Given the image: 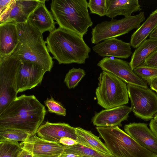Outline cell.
<instances>
[{"label":"cell","mask_w":157,"mask_h":157,"mask_svg":"<svg viewBox=\"0 0 157 157\" xmlns=\"http://www.w3.org/2000/svg\"><path fill=\"white\" fill-rule=\"evenodd\" d=\"M97 66L103 71L113 74L128 84L148 88L145 81L134 72L126 61L105 57L99 61Z\"/></svg>","instance_id":"cell-10"},{"label":"cell","mask_w":157,"mask_h":157,"mask_svg":"<svg viewBox=\"0 0 157 157\" xmlns=\"http://www.w3.org/2000/svg\"><path fill=\"white\" fill-rule=\"evenodd\" d=\"M59 157H83V156L71 151L65 146V148Z\"/></svg>","instance_id":"cell-33"},{"label":"cell","mask_w":157,"mask_h":157,"mask_svg":"<svg viewBox=\"0 0 157 157\" xmlns=\"http://www.w3.org/2000/svg\"><path fill=\"white\" fill-rule=\"evenodd\" d=\"M36 134L38 137L43 139L58 143L61 138L66 137L77 141L75 128L65 123L45 121L39 128Z\"/></svg>","instance_id":"cell-15"},{"label":"cell","mask_w":157,"mask_h":157,"mask_svg":"<svg viewBox=\"0 0 157 157\" xmlns=\"http://www.w3.org/2000/svg\"><path fill=\"white\" fill-rule=\"evenodd\" d=\"M59 143L62 145L67 146H71L78 144L77 141L69 137H64L61 138Z\"/></svg>","instance_id":"cell-34"},{"label":"cell","mask_w":157,"mask_h":157,"mask_svg":"<svg viewBox=\"0 0 157 157\" xmlns=\"http://www.w3.org/2000/svg\"><path fill=\"white\" fill-rule=\"evenodd\" d=\"M22 151L20 152V153L19 154L18 157H22Z\"/></svg>","instance_id":"cell-39"},{"label":"cell","mask_w":157,"mask_h":157,"mask_svg":"<svg viewBox=\"0 0 157 157\" xmlns=\"http://www.w3.org/2000/svg\"><path fill=\"white\" fill-rule=\"evenodd\" d=\"M95 90L98 104L105 109L128 104L129 97L125 83L113 74L103 71L98 78Z\"/></svg>","instance_id":"cell-6"},{"label":"cell","mask_w":157,"mask_h":157,"mask_svg":"<svg viewBox=\"0 0 157 157\" xmlns=\"http://www.w3.org/2000/svg\"><path fill=\"white\" fill-rule=\"evenodd\" d=\"M46 41L59 64H84L91 51L83 36L59 27L49 33Z\"/></svg>","instance_id":"cell-2"},{"label":"cell","mask_w":157,"mask_h":157,"mask_svg":"<svg viewBox=\"0 0 157 157\" xmlns=\"http://www.w3.org/2000/svg\"><path fill=\"white\" fill-rule=\"evenodd\" d=\"M131 111V107L125 105L105 109L96 113L92 118L91 121L97 127L122 126L121 122L127 120Z\"/></svg>","instance_id":"cell-14"},{"label":"cell","mask_w":157,"mask_h":157,"mask_svg":"<svg viewBox=\"0 0 157 157\" xmlns=\"http://www.w3.org/2000/svg\"><path fill=\"white\" fill-rule=\"evenodd\" d=\"M132 111L137 117L145 121L153 119L157 113V95L150 89L127 85Z\"/></svg>","instance_id":"cell-9"},{"label":"cell","mask_w":157,"mask_h":157,"mask_svg":"<svg viewBox=\"0 0 157 157\" xmlns=\"http://www.w3.org/2000/svg\"><path fill=\"white\" fill-rule=\"evenodd\" d=\"M13 0H0V15L6 12L9 8Z\"/></svg>","instance_id":"cell-32"},{"label":"cell","mask_w":157,"mask_h":157,"mask_svg":"<svg viewBox=\"0 0 157 157\" xmlns=\"http://www.w3.org/2000/svg\"><path fill=\"white\" fill-rule=\"evenodd\" d=\"M30 135L27 132L19 130H0V142H22L25 141Z\"/></svg>","instance_id":"cell-24"},{"label":"cell","mask_w":157,"mask_h":157,"mask_svg":"<svg viewBox=\"0 0 157 157\" xmlns=\"http://www.w3.org/2000/svg\"><path fill=\"white\" fill-rule=\"evenodd\" d=\"M138 0H106L105 16L112 19L118 15L130 16L142 9Z\"/></svg>","instance_id":"cell-20"},{"label":"cell","mask_w":157,"mask_h":157,"mask_svg":"<svg viewBox=\"0 0 157 157\" xmlns=\"http://www.w3.org/2000/svg\"><path fill=\"white\" fill-rule=\"evenodd\" d=\"M22 157H34L33 155L23 150L22 152Z\"/></svg>","instance_id":"cell-38"},{"label":"cell","mask_w":157,"mask_h":157,"mask_svg":"<svg viewBox=\"0 0 157 157\" xmlns=\"http://www.w3.org/2000/svg\"><path fill=\"white\" fill-rule=\"evenodd\" d=\"M84 70L80 68H73L66 74L64 82L69 89L74 88L85 75Z\"/></svg>","instance_id":"cell-26"},{"label":"cell","mask_w":157,"mask_h":157,"mask_svg":"<svg viewBox=\"0 0 157 157\" xmlns=\"http://www.w3.org/2000/svg\"><path fill=\"white\" fill-rule=\"evenodd\" d=\"M41 0H13L8 9L0 15V24L11 22L16 24L27 21Z\"/></svg>","instance_id":"cell-13"},{"label":"cell","mask_w":157,"mask_h":157,"mask_svg":"<svg viewBox=\"0 0 157 157\" xmlns=\"http://www.w3.org/2000/svg\"><path fill=\"white\" fill-rule=\"evenodd\" d=\"M157 27V9L153 11L145 21L135 31L131 36V46L137 48L146 40L151 33Z\"/></svg>","instance_id":"cell-22"},{"label":"cell","mask_w":157,"mask_h":157,"mask_svg":"<svg viewBox=\"0 0 157 157\" xmlns=\"http://www.w3.org/2000/svg\"><path fill=\"white\" fill-rule=\"evenodd\" d=\"M86 0H52L51 12L59 27L82 36L93 24Z\"/></svg>","instance_id":"cell-4"},{"label":"cell","mask_w":157,"mask_h":157,"mask_svg":"<svg viewBox=\"0 0 157 157\" xmlns=\"http://www.w3.org/2000/svg\"></svg>","instance_id":"cell-43"},{"label":"cell","mask_w":157,"mask_h":157,"mask_svg":"<svg viewBox=\"0 0 157 157\" xmlns=\"http://www.w3.org/2000/svg\"><path fill=\"white\" fill-rule=\"evenodd\" d=\"M145 19L144 12L119 19H112L97 24L91 32V43L96 44L102 40L124 35L134 29H138Z\"/></svg>","instance_id":"cell-7"},{"label":"cell","mask_w":157,"mask_h":157,"mask_svg":"<svg viewBox=\"0 0 157 157\" xmlns=\"http://www.w3.org/2000/svg\"><path fill=\"white\" fill-rule=\"evenodd\" d=\"M155 91L156 92V93H157V90H156Z\"/></svg>","instance_id":"cell-41"},{"label":"cell","mask_w":157,"mask_h":157,"mask_svg":"<svg viewBox=\"0 0 157 157\" xmlns=\"http://www.w3.org/2000/svg\"><path fill=\"white\" fill-rule=\"evenodd\" d=\"M19 40L16 24L8 22L0 24V56H10Z\"/></svg>","instance_id":"cell-18"},{"label":"cell","mask_w":157,"mask_h":157,"mask_svg":"<svg viewBox=\"0 0 157 157\" xmlns=\"http://www.w3.org/2000/svg\"><path fill=\"white\" fill-rule=\"evenodd\" d=\"M75 131L79 144L105 154L112 155L99 137L80 127H76Z\"/></svg>","instance_id":"cell-21"},{"label":"cell","mask_w":157,"mask_h":157,"mask_svg":"<svg viewBox=\"0 0 157 157\" xmlns=\"http://www.w3.org/2000/svg\"><path fill=\"white\" fill-rule=\"evenodd\" d=\"M20 63L14 56H0V113L17 97L16 78Z\"/></svg>","instance_id":"cell-8"},{"label":"cell","mask_w":157,"mask_h":157,"mask_svg":"<svg viewBox=\"0 0 157 157\" xmlns=\"http://www.w3.org/2000/svg\"><path fill=\"white\" fill-rule=\"evenodd\" d=\"M83 157H87L84 156H83Z\"/></svg>","instance_id":"cell-42"},{"label":"cell","mask_w":157,"mask_h":157,"mask_svg":"<svg viewBox=\"0 0 157 157\" xmlns=\"http://www.w3.org/2000/svg\"><path fill=\"white\" fill-rule=\"evenodd\" d=\"M125 132L141 146L157 154V139L144 123H130L124 126Z\"/></svg>","instance_id":"cell-16"},{"label":"cell","mask_w":157,"mask_h":157,"mask_svg":"<svg viewBox=\"0 0 157 157\" xmlns=\"http://www.w3.org/2000/svg\"><path fill=\"white\" fill-rule=\"evenodd\" d=\"M46 72L36 63L21 61L16 78L17 93L31 89L40 84Z\"/></svg>","instance_id":"cell-12"},{"label":"cell","mask_w":157,"mask_h":157,"mask_svg":"<svg viewBox=\"0 0 157 157\" xmlns=\"http://www.w3.org/2000/svg\"><path fill=\"white\" fill-rule=\"evenodd\" d=\"M131 46L130 43H126L117 38H112L96 44L92 49L101 56L127 59L132 54Z\"/></svg>","instance_id":"cell-17"},{"label":"cell","mask_w":157,"mask_h":157,"mask_svg":"<svg viewBox=\"0 0 157 157\" xmlns=\"http://www.w3.org/2000/svg\"><path fill=\"white\" fill-rule=\"evenodd\" d=\"M149 84L152 90L155 91L157 90V78L151 81Z\"/></svg>","instance_id":"cell-36"},{"label":"cell","mask_w":157,"mask_h":157,"mask_svg":"<svg viewBox=\"0 0 157 157\" xmlns=\"http://www.w3.org/2000/svg\"><path fill=\"white\" fill-rule=\"evenodd\" d=\"M36 134L29 135L21 142L22 149L34 157H59L65 146L62 144L48 141L37 136Z\"/></svg>","instance_id":"cell-11"},{"label":"cell","mask_w":157,"mask_h":157,"mask_svg":"<svg viewBox=\"0 0 157 157\" xmlns=\"http://www.w3.org/2000/svg\"><path fill=\"white\" fill-rule=\"evenodd\" d=\"M157 50V39L149 38L144 41L133 53L129 65L133 70L142 65L146 59Z\"/></svg>","instance_id":"cell-23"},{"label":"cell","mask_w":157,"mask_h":157,"mask_svg":"<svg viewBox=\"0 0 157 157\" xmlns=\"http://www.w3.org/2000/svg\"><path fill=\"white\" fill-rule=\"evenodd\" d=\"M96 128L115 157H157V154L141 146L118 126Z\"/></svg>","instance_id":"cell-5"},{"label":"cell","mask_w":157,"mask_h":157,"mask_svg":"<svg viewBox=\"0 0 157 157\" xmlns=\"http://www.w3.org/2000/svg\"><path fill=\"white\" fill-rule=\"evenodd\" d=\"M88 6L90 13L95 14L100 17L105 15L106 0H90Z\"/></svg>","instance_id":"cell-29"},{"label":"cell","mask_w":157,"mask_h":157,"mask_svg":"<svg viewBox=\"0 0 157 157\" xmlns=\"http://www.w3.org/2000/svg\"><path fill=\"white\" fill-rule=\"evenodd\" d=\"M139 77L149 84L153 79L157 78V67L141 65L133 70Z\"/></svg>","instance_id":"cell-28"},{"label":"cell","mask_w":157,"mask_h":157,"mask_svg":"<svg viewBox=\"0 0 157 157\" xmlns=\"http://www.w3.org/2000/svg\"><path fill=\"white\" fill-rule=\"evenodd\" d=\"M71 151L87 157H115L105 154L78 144L71 146H65Z\"/></svg>","instance_id":"cell-27"},{"label":"cell","mask_w":157,"mask_h":157,"mask_svg":"<svg viewBox=\"0 0 157 157\" xmlns=\"http://www.w3.org/2000/svg\"><path fill=\"white\" fill-rule=\"evenodd\" d=\"M142 65L153 67H157V50L150 55Z\"/></svg>","instance_id":"cell-31"},{"label":"cell","mask_w":157,"mask_h":157,"mask_svg":"<svg viewBox=\"0 0 157 157\" xmlns=\"http://www.w3.org/2000/svg\"><path fill=\"white\" fill-rule=\"evenodd\" d=\"M154 119L157 121V113H156L154 116L153 118Z\"/></svg>","instance_id":"cell-40"},{"label":"cell","mask_w":157,"mask_h":157,"mask_svg":"<svg viewBox=\"0 0 157 157\" xmlns=\"http://www.w3.org/2000/svg\"><path fill=\"white\" fill-rule=\"evenodd\" d=\"M46 112L44 105L34 95H21L0 113V130L14 129L30 135L36 134Z\"/></svg>","instance_id":"cell-1"},{"label":"cell","mask_w":157,"mask_h":157,"mask_svg":"<svg viewBox=\"0 0 157 157\" xmlns=\"http://www.w3.org/2000/svg\"><path fill=\"white\" fill-rule=\"evenodd\" d=\"M150 129L154 133L157 139V121L154 119L151 120L149 123Z\"/></svg>","instance_id":"cell-35"},{"label":"cell","mask_w":157,"mask_h":157,"mask_svg":"<svg viewBox=\"0 0 157 157\" xmlns=\"http://www.w3.org/2000/svg\"><path fill=\"white\" fill-rule=\"evenodd\" d=\"M44 103L48 108V111L52 113L63 116L66 115V109L58 102L55 101L52 97L48 98Z\"/></svg>","instance_id":"cell-30"},{"label":"cell","mask_w":157,"mask_h":157,"mask_svg":"<svg viewBox=\"0 0 157 157\" xmlns=\"http://www.w3.org/2000/svg\"><path fill=\"white\" fill-rule=\"evenodd\" d=\"M22 150L18 142H0V157H18Z\"/></svg>","instance_id":"cell-25"},{"label":"cell","mask_w":157,"mask_h":157,"mask_svg":"<svg viewBox=\"0 0 157 157\" xmlns=\"http://www.w3.org/2000/svg\"><path fill=\"white\" fill-rule=\"evenodd\" d=\"M149 38L157 39V27L149 35Z\"/></svg>","instance_id":"cell-37"},{"label":"cell","mask_w":157,"mask_h":157,"mask_svg":"<svg viewBox=\"0 0 157 157\" xmlns=\"http://www.w3.org/2000/svg\"><path fill=\"white\" fill-rule=\"evenodd\" d=\"M19 34V43L10 55L21 61L35 63L46 71H50L53 65L42 34L27 22L17 24Z\"/></svg>","instance_id":"cell-3"},{"label":"cell","mask_w":157,"mask_h":157,"mask_svg":"<svg viewBox=\"0 0 157 157\" xmlns=\"http://www.w3.org/2000/svg\"><path fill=\"white\" fill-rule=\"evenodd\" d=\"M45 0H41L37 7L29 16L27 22L43 34L46 31L50 33L56 28L53 16L46 7Z\"/></svg>","instance_id":"cell-19"}]
</instances>
